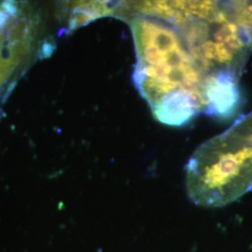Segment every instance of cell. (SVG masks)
<instances>
[{
  "mask_svg": "<svg viewBox=\"0 0 252 252\" xmlns=\"http://www.w3.org/2000/svg\"><path fill=\"white\" fill-rule=\"evenodd\" d=\"M133 10L130 25L137 58L134 80L154 117L180 126L207 113V78L177 28L164 19Z\"/></svg>",
  "mask_w": 252,
  "mask_h": 252,
  "instance_id": "6da1fadb",
  "label": "cell"
},
{
  "mask_svg": "<svg viewBox=\"0 0 252 252\" xmlns=\"http://www.w3.org/2000/svg\"><path fill=\"white\" fill-rule=\"evenodd\" d=\"M186 189L204 207H225L252 190V141L230 127L200 145L186 165Z\"/></svg>",
  "mask_w": 252,
  "mask_h": 252,
  "instance_id": "7a4b0ae2",
  "label": "cell"
},
{
  "mask_svg": "<svg viewBox=\"0 0 252 252\" xmlns=\"http://www.w3.org/2000/svg\"><path fill=\"white\" fill-rule=\"evenodd\" d=\"M8 79L9 78L7 77V75L3 72V70L0 68V89H1V87L4 85V83L6 82Z\"/></svg>",
  "mask_w": 252,
  "mask_h": 252,
  "instance_id": "3957f363",
  "label": "cell"
}]
</instances>
